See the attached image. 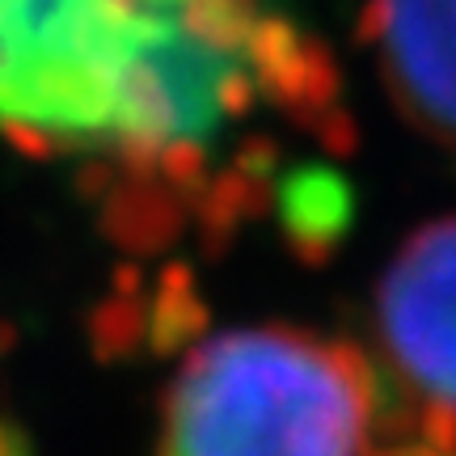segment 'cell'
<instances>
[{"instance_id":"1","label":"cell","mask_w":456,"mask_h":456,"mask_svg":"<svg viewBox=\"0 0 456 456\" xmlns=\"http://www.w3.org/2000/svg\"><path fill=\"white\" fill-rule=\"evenodd\" d=\"M249 0H0V131L77 152H195L245 106Z\"/></svg>"},{"instance_id":"6","label":"cell","mask_w":456,"mask_h":456,"mask_svg":"<svg viewBox=\"0 0 456 456\" xmlns=\"http://www.w3.org/2000/svg\"><path fill=\"white\" fill-rule=\"evenodd\" d=\"M0 456H30V452H26V444L17 440L9 423H0Z\"/></svg>"},{"instance_id":"3","label":"cell","mask_w":456,"mask_h":456,"mask_svg":"<svg viewBox=\"0 0 456 456\" xmlns=\"http://www.w3.org/2000/svg\"><path fill=\"white\" fill-rule=\"evenodd\" d=\"M376 326L397 372L456 423V220L402 245L376 292Z\"/></svg>"},{"instance_id":"7","label":"cell","mask_w":456,"mask_h":456,"mask_svg":"<svg viewBox=\"0 0 456 456\" xmlns=\"http://www.w3.org/2000/svg\"><path fill=\"white\" fill-rule=\"evenodd\" d=\"M380 456H448L444 448H436V444H402V448H389V452Z\"/></svg>"},{"instance_id":"5","label":"cell","mask_w":456,"mask_h":456,"mask_svg":"<svg viewBox=\"0 0 456 456\" xmlns=\"http://www.w3.org/2000/svg\"><path fill=\"white\" fill-rule=\"evenodd\" d=\"M351 220L346 208V186L330 174H305L288 191V228L296 232V245L305 254L330 249L342 237V228Z\"/></svg>"},{"instance_id":"4","label":"cell","mask_w":456,"mask_h":456,"mask_svg":"<svg viewBox=\"0 0 456 456\" xmlns=\"http://www.w3.org/2000/svg\"><path fill=\"white\" fill-rule=\"evenodd\" d=\"M368 30L402 114L456 148V0H372Z\"/></svg>"},{"instance_id":"2","label":"cell","mask_w":456,"mask_h":456,"mask_svg":"<svg viewBox=\"0 0 456 456\" xmlns=\"http://www.w3.org/2000/svg\"><path fill=\"white\" fill-rule=\"evenodd\" d=\"M363 427L351 351L283 326L228 330L174 376L161 456H363Z\"/></svg>"}]
</instances>
